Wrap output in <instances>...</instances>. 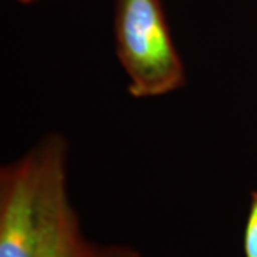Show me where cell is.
I'll return each instance as SVG.
<instances>
[{
    "mask_svg": "<svg viewBox=\"0 0 257 257\" xmlns=\"http://www.w3.org/2000/svg\"><path fill=\"white\" fill-rule=\"evenodd\" d=\"M114 40L132 97H160L183 87L184 63L160 0H117Z\"/></svg>",
    "mask_w": 257,
    "mask_h": 257,
    "instance_id": "7a4b0ae2",
    "label": "cell"
},
{
    "mask_svg": "<svg viewBox=\"0 0 257 257\" xmlns=\"http://www.w3.org/2000/svg\"><path fill=\"white\" fill-rule=\"evenodd\" d=\"M19 3H22V5H32V3H35L37 0H16Z\"/></svg>",
    "mask_w": 257,
    "mask_h": 257,
    "instance_id": "8992f818",
    "label": "cell"
},
{
    "mask_svg": "<svg viewBox=\"0 0 257 257\" xmlns=\"http://www.w3.org/2000/svg\"><path fill=\"white\" fill-rule=\"evenodd\" d=\"M89 244L69 199L67 166H64L49 192L36 257H86Z\"/></svg>",
    "mask_w": 257,
    "mask_h": 257,
    "instance_id": "3957f363",
    "label": "cell"
},
{
    "mask_svg": "<svg viewBox=\"0 0 257 257\" xmlns=\"http://www.w3.org/2000/svg\"><path fill=\"white\" fill-rule=\"evenodd\" d=\"M86 257H143L138 250L123 244H107L100 246L90 241Z\"/></svg>",
    "mask_w": 257,
    "mask_h": 257,
    "instance_id": "5b68a950",
    "label": "cell"
},
{
    "mask_svg": "<svg viewBox=\"0 0 257 257\" xmlns=\"http://www.w3.org/2000/svg\"><path fill=\"white\" fill-rule=\"evenodd\" d=\"M243 256L257 257V190L250 194V207L243 236Z\"/></svg>",
    "mask_w": 257,
    "mask_h": 257,
    "instance_id": "277c9868",
    "label": "cell"
},
{
    "mask_svg": "<svg viewBox=\"0 0 257 257\" xmlns=\"http://www.w3.org/2000/svg\"><path fill=\"white\" fill-rule=\"evenodd\" d=\"M67 166V142L50 133L0 169V257H36L47 197Z\"/></svg>",
    "mask_w": 257,
    "mask_h": 257,
    "instance_id": "6da1fadb",
    "label": "cell"
}]
</instances>
